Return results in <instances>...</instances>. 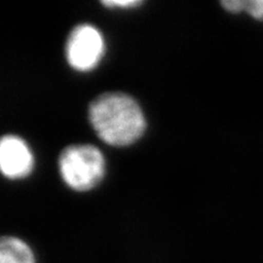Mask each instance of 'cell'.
Here are the masks:
<instances>
[{
  "instance_id": "cell-1",
  "label": "cell",
  "mask_w": 263,
  "mask_h": 263,
  "mask_svg": "<svg viewBox=\"0 0 263 263\" xmlns=\"http://www.w3.org/2000/svg\"><path fill=\"white\" fill-rule=\"evenodd\" d=\"M89 121L102 142L124 147L137 142L146 129L141 105L123 92H104L89 105Z\"/></svg>"
},
{
  "instance_id": "cell-2",
  "label": "cell",
  "mask_w": 263,
  "mask_h": 263,
  "mask_svg": "<svg viewBox=\"0 0 263 263\" xmlns=\"http://www.w3.org/2000/svg\"><path fill=\"white\" fill-rule=\"evenodd\" d=\"M59 169L66 185L73 191L87 192L103 180L105 160L93 145H69L60 155Z\"/></svg>"
},
{
  "instance_id": "cell-3",
  "label": "cell",
  "mask_w": 263,
  "mask_h": 263,
  "mask_svg": "<svg viewBox=\"0 0 263 263\" xmlns=\"http://www.w3.org/2000/svg\"><path fill=\"white\" fill-rule=\"evenodd\" d=\"M104 39L96 27L84 23L76 26L66 41L65 55L68 65L77 71H91L102 61Z\"/></svg>"
},
{
  "instance_id": "cell-4",
  "label": "cell",
  "mask_w": 263,
  "mask_h": 263,
  "mask_svg": "<svg viewBox=\"0 0 263 263\" xmlns=\"http://www.w3.org/2000/svg\"><path fill=\"white\" fill-rule=\"evenodd\" d=\"M34 168V157L29 145L16 135H5L0 141V169L8 179L28 177Z\"/></svg>"
},
{
  "instance_id": "cell-5",
  "label": "cell",
  "mask_w": 263,
  "mask_h": 263,
  "mask_svg": "<svg viewBox=\"0 0 263 263\" xmlns=\"http://www.w3.org/2000/svg\"><path fill=\"white\" fill-rule=\"evenodd\" d=\"M0 263H37L31 247L19 237L4 236L0 241Z\"/></svg>"
},
{
  "instance_id": "cell-6",
  "label": "cell",
  "mask_w": 263,
  "mask_h": 263,
  "mask_svg": "<svg viewBox=\"0 0 263 263\" xmlns=\"http://www.w3.org/2000/svg\"><path fill=\"white\" fill-rule=\"evenodd\" d=\"M101 4L109 9H130V8L141 7L142 0H103Z\"/></svg>"
},
{
  "instance_id": "cell-7",
  "label": "cell",
  "mask_w": 263,
  "mask_h": 263,
  "mask_svg": "<svg viewBox=\"0 0 263 263\" xmlns=\"http://www.w3.org/2000/svg\"><path fill=\"white\" fill-rule=\"evenodd\" d=\"M243 11L250 14L252 18L263 21V0H251L245 2Z\"/></svg>"
},
{
  "instance_id": "cell-8",
  "label": "cell",
  "mask_w": 263,
  "mask_h": 263,
  "mask_svg": "<svg viewBox=\"0 0 263 263\" xmlns=\"http://www.w3.org/2000/svg\"><path fill=\"white\" fill-rule=\"evenodd\" d=\"M245 0H225L221 2V7L230 13H240L243 12Z\"/></svg>"
}]
</instances>
